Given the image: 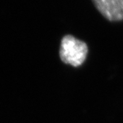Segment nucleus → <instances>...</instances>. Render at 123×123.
<instances>
[{
    "label": "nucleus",
    "mask_w": 123,
    "mask_h": 123,
    "mask_svg": "<svg viewBox=\"0 0 123 123\" xmlns=\"http://www.w3.org/2000/svg\"><path fill=\"white\" fill-rule=\"evenodd\" d=\"M88 47L84 42L71 35L65 36L61 42L60 56L64 63L79 66L85 61Z\"/></svg>",
    "instance_id": "1"
},
{
    "label": "nucleus",
    "mask_w": 123,
    "mask_h": 123,
    "mask_svg": "<svg viewBox=\"0 0 123 123\" xmlns=\"http://www.w3.org/2000/svg\"><path fill=\"white\" fill-rule=\"evenodd\" d=\"M103 16L113 21L123 19V0H92Z\"/></svg>",
    "instance_id": "2"
}]
</instances>
